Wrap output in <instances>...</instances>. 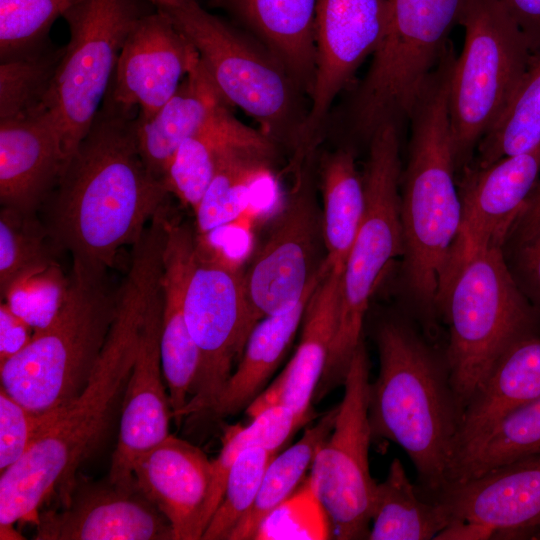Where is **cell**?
I'll return each instance as SVG.
<instances>
[{"label": "cell", "mask_w": 540, "mask_h": 540, "mask_svg": "<svg viewBox=\"0 0 540 540\" xmlns=\"http://www.w3.org/2000/svg\"><path fill=\"white\" fill-rule=\"evenodd\" d=\"M137 114L105 97L41 208L54 248L69 252L72 268L107 272L169 204L165 184L138 151Z\"/></svg>", "instance_id": "1"}, {"label": "cell", "mask_w": 540, "mask_h": 540, "mask_svg": "<svg viewBox=\"0 0 540 540\" xmlns=\"http://www.w3.org/2000/svg\"><path fill=\"white\" fill-rule=\"evenodd\" d=\"M162 246L145 238L132 248L117 289L115 313L84 390L60 408L25 455L0 476V527L36 521L43 503L78 472L120 415L143 319L159 287Z\"/></svg>", "instance_id": "2"}, {"label": "cell", "mask_w": 540, "mask_h": 540, "mask_svg": "<svg viewBox=\"0 0 540 540\" xmlns=\"http://www.w3.org/2000/svg\"><path fill=\"white\" fill-rule=\"evenodd\" d=\"M456 58L451 43L413 106L408 120V162L401 174L402 272L427 331L442 317V298L462 216L449 112Z\"/></svg>", "instance_id": "3"}, {"label": "cell", "mask_w": 540, "mask_h": 540, "mask_svg": "<svg viewBox=\"0 0 540 540\" xmlns=\"http://www.w3.org/2000/svg\"><path fill=\"white\" fill-rule=\"evenodd\" d=\"M374 337L379 371L368 392L372 439L404 450L419 493L429 498L446 484L463 414L445 350L401 316L381 321Z\"/></svg>", "instance_id": "4"}, {"label": "cell", "mask_w": 540, "mask_h": 540, "mask_svg": "<svg viewBox=\"0 0 540 540\" xmlns=\"http://www.w3.org/2000/svg\"><path fill=\"white\" fill-rule=\"evenodd\" d=\"M54 320L0 363L1 388L35 413L63 408L86 387L113 321L117 290L106 273L71 269Z\"/></svg>", "instance_id": "5"}, {"label": "cell", "mask_w": 540, "mask_h": 540, "mask_svg": "<svg viewBox=\"0 0 540 540\" xmlns=\"http://www.w3.org/2000/svg\"><path fill=\"white\" fill-rule=\"evenodd\" d=\"M193 45L220 93L293 155L305 122L304 92L254 37L209 13L199 0H150Z\"/></svg>", "instance_id": "6"}, {"label": "cell", "mask_w": 540, "mask_h": 540, "mask_svg": "<svg viewBox=\"0 0 540 540\" xmlns=\"http://www.w3.org/2000/svg\"><path fill=\"white\" fill-rule=\"evenodd\" d=\"M368 148L362 175L365 209L341 277L337 325L315 391L318 399L343 385L352 356L363 339L364 319L373 293L390 263L404 252L399 127H379Z\"/></svg>", "instance_id": "7"}, {"label": "cell", "mask_w": 540, "mask_h": 540, "mask_svg": "<svg viewBox=\"0 0 540 540\" xmlns=\"http://www.w3.org/2000/svg\"><path fill=\"white\" fill-rule=\"evenodd\" d=\"M451 379L464 407L500 357L540 333V316L519 289L502 249L477 252L453 276L443 302Z\"/></svg>", "instance_id": "8"}, {"label": "cell", "mask_w": 540, "mask_h": 540, "mask_svg": "<svg viewBox=\"0 0 540 540\" xmlns=\"http://www.w3.org/2000/svg\"><path fill=\"white\" fill-rule=\"evenodd\" d=\"M459 25L465 39L452 72L449 112L456 167L463 170L512 100L532 50L499 0H470Z\"/></svg>", "instance_id": "9"}, {"label": "cell", "mask_w": 540, "mask_h": 540, "mask_svg": "<svg viewBox=\"0 0 540 540\" xmlns=\"http://www.w3.org/2000/svg\"><path fill=\"white\" fill-rule=\"evenodd\" d=\"M155 10L150 0H81L63 14L70 38L44 106L68 157L104 101L129 32Z\"/></svg>", "instance_id": "10"}, {"label": "cell", "mask_w": 540, "mask_h": 540, "mask_svg": "<svg viewBox=\"0 0 540 540\" xmlns=\"http://www.w3.org/2000/svg\"><path fill=\"white\" fill-rule=\"evenodd\" d=\"M185 318L199 354L193 393L176 422L207 411L232 374L258 323L244 288V270L196 236V257L185 297Z\"/></svg>", "instance_id": "11"}, {"label": "cell", "mask_w": 540, "mask_h": 540, "mask_svg": "<svg viewBox=\"0 0 540 540\" xmlns=\"http://www.w3.org/2000/svg\"><path fill=\"white\" fill-rule=\"evenodd\" d=\"M314 157L291 167V190L244 270V288L257 322L293 307L328 271Z\"/></svg>", "instance_id": "12"}, {"label": "cell", "mask_w": 540, "mask_h": 540, "mask_svg": "<svg viewBox=\"0 0 540 540\" xmlns=\"http://www.w3.org/2000/svg\"><path fill=\"white\" fill-rule=\"evenodd\" d=\"M370 361L364 340L346 374L334 427L318 449L309 478L332 524L333 538L368 539L377 482L369 467Z\"/></svg>", "instance_id": "13"}, {"label": "cell", "mask_w": 540, "mask_h": 540, "mask_svg": "<svg viewBox=\"0 0 540 540\" xmlns=\"http://www.w3.org/2000/svg\"><path fill=\"white\" fill-rule=\"evenodd\" d=\"M388 15V0H319L314 84L291 163L301 162L316 152L333 101L366 57L376 50Z\"/></svg>", "instance_id": "14"}, {"label": "cell", "mask_w": 540, "mask_h": 540, "mask_svg": "<svg viewBox=\"0 0 540 540\" xmlns=\"http://www.w3.org/2000/svg\"><path fill=\"white\" fill-rule=\"evenodd\" d=\"M59 506L39 511L36 540H174L159 509L130 483L77 473L58 488Z\"/></svg>", "instance_id": "15"}, {"label": "cell", "mask_w": 540, "mask_h": 540, "mask_svg": "<svg viewBox=\"0 0 540 540\" xmlns=\"http://www.w3.org/2000/svg\"><path fill=\"white\" fill-rule=\"evenodd\" d=\"M540 176V145L493 164L463 169L461 223L453 248L443 300L459 267L477 252L502 249Z\"/></svg>", "instance_id": "16"}, {"label": "cell", "mask_w": 540, "mask_h": 540, "mask_svg": "<svg viewBox=\"0 0 540 540\" xmlns=\"http://www.w3.org/2000/svg\"><path fill=\"white\" fill-rule=\"evenodd\" d=\"M198 57L193 45L156 9L129 32L105 97L150 118L175 94Z\"/></svg>", "instance_id": "17"}, {"label": "cell", "mask_w": 540, "mask_h": 540, "mask_svg": "<svg viewBox=\"0 0 540 540\" xmlns=\"http://www.w3.org/2000/svg\"><path fill=\"white\" fill-rule=\"evenodd\" d=\"M161 319L159 284L143 319L135 360L125 389L118 442L108 474L113 482H133L136 460L170 434L173 413L162 370Z\"/></svg>", "instance_id": "18"}, {"label": "cell", "mask_w": 540, "mask_h": 540, "mask_svg": "<svg viewBox=\"0 0 540 540\" xmlns=\"http://www.w3.org/2000/svg\"><path fill=\"white\" fill-rule=\"evenodd\" d=\"M454 519L490 526L494 539H534L540 532V453L445 485L427 498Z\"/></svg>", "instance_id": "19"}, {"label": "cell", "mask_w": 540, "mask_h": 540, "mask_svg": "<svg viewBox=\"0 0 540 540\" xmlns=\"http://www.w3.org/2000/svg\"><path fill=\"white\" fill-rule=\"evenodd\" d=\"M57 125L46 107L0 120V204L37 213L68 160Z\"/></svg>", "instance_id": "20"}, {"label": "cell", "mask_w": 540, "mask_h": 540, "mask_svg": "<svg viewBox=\"0 0 540 540\" xmlns=\"http://www.w3.org/2000/svg\"><path fill=\"white\" fill-rule=\"evenodd\" d=\"M196 257V233L168 216L162 253L161 362L173 418L188 403L199 369V354L185 318V297Z\"/></svg>", "instance_id": "21"}, {"label": "cell", "mask_w": 540, "mask_h": 540, "mask_svg": "<svg viewBox=\"0 0 540 540\" xmlns=\"http://www.w3.org/2000/svg\"><path fill=\"white\" fill-rule=\"evenodd\" d=\"M341 277L342 273L329 270L319 282L305 308L293 357L246 408L250 419L271 406L281 405L291 410L301 425L311 420V402L336 330Z\"/></svg>", "instance_id": "22"}, {"label": "cell", "mask_w": 540, "mask_h": 540, "mask_svg": "<svg viewBox=\"0 0 540 540\" xmlns=\"http://www.w3.org/2000/svg\"><path fill=\"white\" fill-rule=\"evenodd\" d=\"M133 475L142 493L170 523L174 540L202 538L211 461L200 448L169 434L136 460Z\"/></svg>", "instance_id": "23"}, {"label": "cell", "mask_w": 540, "mask_h": 540, "mask_svg": "<svg viewBox=\"0 0 540 540\" xmlns=\"http://www.w3.org/2000/svg\"><path fill=\"white\" fill-rule=\"evenodd\" d=\"M319 0H208L263 45L304 93L315 78V26Z\"/></svg>", "instance_id": "24"}, {"label": "cell", "mask_w": 540, "mask_h": 540, "mask_svg": "<svg viewBox=\"0 0 540 540\" xmlns=\"http://www.w3.org/2000/svg\"><path fill=\"white\" fill-rule=\"evenodd\" d=\"M229 106L198 57L175 94L152 117L136 116L137 147L149 172L163 182L179 146Z\"/></svg>", "instance_id": "25"}, {"label": "cell", "mask_w": 540, "mask_h": 540, "mask_svg": "<svg viewBox=\"0 0 540 540\" xmlns=\"http://www.w3.org/2000/svg\"><path fill=\"white\" fill-rule=\"evenodd\" d=\"M539 395L540 333L512 345L468 401L451 463L507 414Z\"/></svg>", "instance_id": "26"}, {"label": "cell", "mask_w": 540, "mask_h": 540, "mask_svg": "<svg viewBox=\"0 0 540 540\" xmlns=\"http://www.w3.org/2000/svg\"><path fill=\"white\" fill-rule=\"evenodd\" d=\"M277 146L261 130L239 121L229 109L179 146L166 172L165 187L194 212L228 155L240 149Z\"/></svg>", "instance_id": "27"}, {"label": "cell", "mask_w": 540, "mask_h": 540, "mask_svg": "<svg viewBox=\"0 0 540 540\" xmlns=\"http://www.w3.org/2000/svg\"><path fill=\"white\" fill-rule=\"evenodd\" d=\"M318 284L293 307L266 316L255 325L236 370L207 411L217 417L234 415L246 409L265 389L302 324L305 308Z\"/></svg>", "instance_id": "28"}, {"label": "cell", "mask_w": 540, "mask_h": 540, "mask_svg": "<svg viewBox=\"0 0 540 540\" xmlns=\"http://www.w3.org/2000/svg\"><path fill=\"white\" fill-rule=\"evenodd\" d=\"M321 190L324 264L328 270L343 273L365 209L363 177L352 147L338 148L324 159Z\"/></svg>", "instance_id": "29"}, {"label": "cell", "mask_w": 540, "mask_h": 540, "mask_svg": "<svg viewBox=\"0 0 540 540\" xmlns=\"http://www.w3.org/2000/svg\"><path fill=\"white\" fill-rule=\"evenodd\" d=\"M450 522L445 507L424 498L399 458H394L385 479L376 484L369 540H428Z\"/></svg>", "instance_id": "30"}, {"label": "cell", "mask_w": 540, "mask_h": 540, "mask_svg": "<svg viewBox=\"0 0 540 540\" xmlns=\"http://www.w3.org/2000/svg\"><path fill=\"white\" fill-rule=\"evenodd\" d=\"M277 148H247L219 165L196 210L195 232L206 236L238 219L248 207L253 188L270 172Z\"/></svg>", "instance_id": "31"}, {"label": "cell", "mask_w": 540, "mask_h": 540, "mask_svg": "<svg viewBox=\"0 0 540 540\" xmlns=\"http://www.w3.org/2000/svg\"><path fill=\"white\" fill-rule=\"evenodd\" d=\"M337 410L338 406L327 411L317 423L305 429L295 444L272 458L251 509L228 540L254 539L263 519L300 486L318 449L334 427Z\"/></svg>", "instance_id": "32"}, {"label": "cell", "mask_w": 540, "mask_h": 540, "mask_svg": "<svg viewBox=\"0 0 540 540\" xmlns=\"http://www.w3.org/2000/svg\"><path fill=\"white\" fill-rule=\"evenodd\" d=\"M540 453V395L502 418L486 435L450 465L446 484L484 474L515 460Z\"/></svg>", "instance_id": "33"}, {"label": "cell", "mask_w": 540, "mask_h": 540, "mask_svg": "<svg viewBox=\"0 0 540 540\" xmlns=\"http://www.w3.org/2000/svg\"><path fill=\"white\" fill-rule=\"evenodd\" d=\"M540 145V48L532 52L512 100L477 146L474 167L523 154Z\"/></svg>", "instance_id": "34"}, {"label": "cell", "mask_w": 540, "mask_h": 540, "mask_svg": "<svg viewBox=\"0 0 540 540\" xmlns=\"http://www.w3.org/2000/svg\"><path fill=\"white\" fill-rule=\"evenodd\" d=\"M300 426L291 410L274 405L251 419L249 425L232 427L225 432L222 448L211 461L210 486L201 518L203 533L221 502L230 468L238 455L253 446L277 452Z\"/></svg>", "instance_id": "35"}, {"label": "cell", "mask_w": 540, "mask_h": 540, "mask_svg": "<svg viewBox=\"0 0 540 540\" xmlns=\"http://www.w3.org/2000/svg\"><path fill=\"white\" fill-rule=\"evenodd\" d=\"M64 46L51 40L28 53L0 61V120L31 113L44 106Z\"/></svg>", "instance_id": "36"}, {"label": "cell", "mask_w": 540, "mask_h": 540, "mask_svg": "<svg viewBox=\"0 0 540 540\" xmlns=\"http://www.w3.org/2000/svg\"><path fill=\"white\" fill-rule=\"evenodd\" d=\"M48 230L37 213L9 207L0 210V293L25 275L55 264Z\"/></svg>", "instance_id": "37"}, {"label": "cell", "mask_w": 540, "mask_h": 540, "mask_svg": "<svg viewBox=\"0 0 540 540\" xmlns=\"http://www.w3.org/2000/svg\"><path fill=\"white\" fill-rule=\"evenodd\" d=\"M276 454V451L263 446H253L238 455L230 468L221 502L201 539L228 540L230 533L251 509L264 472Z\"/></svg>", "instance_id": "38"}, {"label": "cell", "mask_w": 540, "mask_h": 540, "mask_svg": "<svg viewBox=\"0 0 540 540\" xmlns=\"http://www.w3.org/2000/svg\"><path fill=\"white\" fill-rule=\"evenodd\" d=\"M79 1L0 0V61L49 42L53 23Z\"/></svg>", "instance_id": "39"}, {"label": "cell", "mask_w": 540, "mask_h": 540, "mask_svg": "<svg viewBox=\"0 0 540 540\" xmlns=\"http://www.w3.org/2000/svg\"><path fill=\"white\" fill-rule=\"evenodd\" d=\"M331 537L330 518L307 476L263 519L254 540H322Z\"/></svg>", "instance_id": "40"}, {"label": "cell", "mask_w": 540, "mask_h": 540, "mask_svg": "<svg viewBox=\"0 0 540 540\" xmlns=\"http://www.w3.org/2000/svg\"><path fill=\"white\" fill-rule=\"evenodd\" d=\"M69 278L52 264L15 281L1 299L10 309L39 331L58 314L68 288Z\"/></svg>", "instance_id": "41"}, {"label": "cell", "mask_w": 540, "mask_h": 540, "mask_svg": "<svg viewBox=\"0 0 540 540\" xmlns=\"http://www.w3.org/2000/svg\"><path fill=\"white\" fill-rule=\"evenodd\" d=\"M58 411L32 412L0 388L1 472L25 455L41 431L55 419Z\"/></svg>", "instance_id": "42"}, {"label": "cell", "mask_w": 540, "mask_h": 540, "mask_svg": "<svg viewBox=\"0 0 540 540\" xmlns=\"http://www.w3.org/2000/svg\"><path fill=\"white\" fill-rule=\"evenodd\" d=\"M502 253L519 289L540 316V221L510 233Z\"/></svg>", "instance_id": "43"}, {"label": "cell", "mask_w": 540, "mask_h": 540, "mask_svg": "<svg viewBox=\"0 0 540 540\" xmlns=\"http://www.w3.org/2000/svg\"><path fill=\"white\" fill-rule=\"evenodd\" d=\"M34 334L32 327L3 301L0 305V363L20 352Z\"/></svg>", "instance_id": "44"}, {"label": "cell", "mask_w": 540, "mask_h": 540, "mask_svg": "<svg viewBox=\"0 0 540 540\" xmlns=\"http://www.w3.org/2000/svg\"><path fill=\"white\" fill-rule=\"evenodd\" d=\"M533 51L540 48V0H499Z\"/></svg>", "instance_id": "45"}, {"label": "cell", "mask_w": 540, "mask_h": 540, "mask_svg": "<svg viewBox=\"0 0 540 540\" xmlns=\"http://www.w3.org/2000/svg\"><path fill=\"white\" fill-rule=\"evenodd\" d=\"M495 531L488 525L471 520L454 519L443 528L435 540H487L494 539Z\"/></svg>", "instance_id": "46"}, {"label": "cell", "mask_w": 540, "mask_h": 540, "mask_svg": "<svg viewBox=\"0 0 540 540\" xmlns=\"http://www.w3.org/2000/svg\"><path fill=\"white\" fill-rule=\"evenodd\" d=\"M540 221V176L529 197L524 210L512 227L510 233L519 232ZM509 233V234H510Z\"/></svg>", "instance_id": "47"}, {"label": "cell", "mask_w": 540, "mask_h": 540, "mask_svg": "<svg viewBox=\"0 0 540 540\" xmlns=\"http://www.w3.org/2000/svg\"><path fill=\"white\" fill-rule=\"evenodd\" d=\"M0 539L1 540H16V539H24L22 535L17 532L14 528V526H4L0 527Z\"/></svg>", "instance_id": "48"}, {"label": "cell", "mask_w": 540, "mask_h": 540, "mask_svg": "<svg viewBox=\"0 0 540 540\" xmlns=\"http://www.w3.org/2000/svg\"><path fill=\"white\" fill-rule=\"evenodd\" d=\"M534 539L540 540V532L535 536Z\"/></svg>", "instance_id": "49"}]
</instances>
